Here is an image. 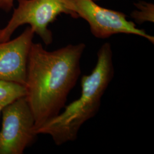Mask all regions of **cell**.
<instances>
[{
    "label": "cell",
    "instance_id": "7a4b0ae2",
    "mask_svg": "<svg viewBox=\"0 0 154 154\" xmlns=\"http://www.w3.org/2000/svg\"><path fill=\"white\" fill-rule=\"evenodd\" d=\"M114 76L112 48L110 43L106 42L97 52V63L91 73L81 78L79 98L37 128L36 134L49 135L57 146L75 141L83 125L98 113L102 97Z\"/></svg>",
    "mask_w": 154,
    "mask_h": 154
},
{
    "label": "cell",
    "instance_id": "9c48e42d",
    "mask_svg": "<svg viewBox=\"0 0 154 154\" xmlns=\"http://www.w3.org/2000/svg\"><path fill=\"white\" fill-rule=\"evenodd\" d=\"M99 1V0H95ZM14 5V0H0V10L9 12L11 11Z\"/></svg>",
    "mask_w": 154,
    "mask_h": 154
},
{
    "label": "cell",
    "instance_id": "8992f818",
    "mask_svg": "<svg viewBox=\"0 0 154 154\" xmlns=\"http://www.w3.org/2000/svg\"><path fill=\"white\" fill-rule=\"evenodd\" d=\"M34 34L29 26L16 38L0 42V79L25 86L28 56Z\"/></svg>",
    "mask_w": 154,
    "mask_h": 154
},
{
    "label": "cell",
    "instance_id": "3957f363",
    "mask_svg": "<svg viewBox=\"0 0 154 154\" xmlns=\"http://www.w3.org/2000/svg\"><path fill=\"white\" fill-rule=\"evenodd\" d=\"M62 13L78 18L71 9L69 0H18V6L14 9L11 20L0 29V42L10 40L17 28L29 24L45 44L49 45L53 36L49 25Z\"/></svg>",
    "mask_w": 154,
    "mask_h": 154
},
{
    "label": "cell",
    "instance_id": "ba28073f",
    "mask_svg": "<svg viewBox=\"0 0 154 154\" xmlns=\"http://www.w3.org/2000/svg\"><path fill=\"white\" fill-rule=\"evenodd\" d=\"M137 9L131 13L130 16L135 23L142 25L146 22H154V4L144 1L134 3Z\"/></svg>",
    "mask_w": 154,
    "mask_h": 154
},
{
    "label": "cell",
    "instance_id": "52a82bcc",
    "mask_svg": "<svg viewBox=\"0 0 154 154\" xmlns=\"http://www.w3.org/2000/svg\"><path fill=\"white\" fill-rule=\"evenodd\" d=\"M26 94L25 86L5 80L0 79V106L5 107Z\"/></svg>",
    "mask_w": 154,
    "mask_h": 154
},
{
    "label": "cell",
    "instance_id": "6da1fadb",
    "mask_svg": "<svg viewBox=\"0 0 154 154\" xmlns=\"http://www.w3.org/2000/svg\"><path fill=\"white\" fill-rule=\"evenodd\" d=\"M86 47L79 43L48 51L39 43L32 45L25 86L35 131L58 116L66 106L68 95L81 74V60Z\"/></svg>",
    "mask_w": 154,
    "mask_h": 154
},
{
    "label": "cell",
    "instance_id": "30bf717a",
    "mask_svg": "<svg viewBox=\"0 0 154 154\" xmlns=\"http://www.w3.org/2000/svg\"><path fill=\"white\" fill-rule=\"evenodd\" d=\"M3 108H4V107L0 106V114H1V111H2V110Z\"/></svg>",
    "mask_w": 154,
    "mask_h": 154
},
{
    "label": "cell",
    "instance_id": "5b68a950",
    "mask_svg": "<svg viewBox=\"0 0 154 154\" xmlns=\"http://www.w3.org/2000/svg\"><path fill=\"white\" fill-rule=\"evenodd\" d=\"M0 154H22L34 143L35 120L25 97L17 99L2 110Z\"/></svg>",
    "mask_w": 154,
    "mask_h": 154
},
{
    "label": "cell",
    "instance_id": "277c9868",
    "mask_svg": "<svg viewBox=\"0 0 154 154\" xmlns=\"http://www.w3.org/2000/svg\"><path fill=\"white\" fill-rule=\"evenodd\" d=\"M69 1L78 18H82L88 23L90 32L95 38H108L118 34H132L144 38L154 44V36L138 29L135 22L127 20L125 13L102 7L95 0Z\"/></svg>",
    "mask_w": 154,
    "mask_h": 154
}]
</instances>
